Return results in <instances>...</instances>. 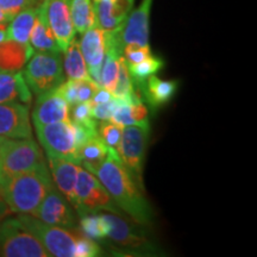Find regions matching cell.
I'll return each instance as SVG.
<instances>
[{
  "label": "cell",
  "instance_id": "obj_1",
  "mask_svg": "<svg viewBox=\"0 0 257 257\" xmlns=\"http://www.w3.org/2000/svg\"><path fill=\"white\" fill-rule=\"evenodd\" d=\"M95 176L108 192L112 200L125 212L135 223L150 225L154 220V211L144 197L142 189L134 176L123 165L117 150L108 147L107 156Z\"/></svg>",
  "mask_w": 257,
  "mask_h": 257
},
{
  "label": "cell",
  "instance_id": "obj_2",
  "mask_svg": "<svg viewBox=\"0 0 257 257\" xmlns=\"http://www.w3.org/2000/svg\"><path fill=\"white\" fill-rule=\"evenodd\" d=\"M54 181L46 163L0 184V195L11 213L31 214L37 210Z\"/></svg>",
  "mask_w": 257,
  "mask_h": 257
},
{
  "label": "cell",
  "instance_id": "obj_3",
  "mask_svg": "<svg viewBox=\"0 0 257 257\" xmlns=\"http://www.w3.org/2000/svg\"><path fill=\"white\" fill-rule=\"evenodd\" d=\"M108 224L107 239L114 245L118 255L135 256H157L161 250L157 243L149 238L146 231L141 229L138 224H130L120 214L102 213Z\"/></svg>",
  "mask_w": 257,
  "mask_h": 257
},
{
  "label": "cell",
  "instance_id": "obj_4",
  "mask_svg": "<svg viewBox=\"0 0 257 257\" xmlns=\"http://www.w3.org/2000/svg\"><path fill=\"white\" fill-rule=\"evenodd\" d=\"M44 159L32 138H6L0 148V184L12 176L43 165Z\"/></svg>",
  "mask_w": 257,
  "mask_h": 257
},
{
  "label": "cell",
  "instance_id": "obj_5",
  "mask_svg": "<svg viewBox=\"0 0 257 257\" xmlns=\"http://www.w3.org/2000/svg\"><path fill=\"white\" fill-rule=\"evenodd\" d=\"M23 76L31 93L36 95L57 88L64 81L61 51H34Z\"/></svg>",
  "mask_w": 257,
  "mask_h": 257
},
{
  "label": "cell",
  "instance_id": "obj_6",
  "mask_svg": "<svg viewBox=\"0 0 257 257\" xmlns=\"http://www.w3.org/2000/svg\"><path fill=\"white\" fill-rule=\"evenodd\" d=\"M73 207L80 217L100 211L120 214V210L101 185L98 178L80 166L75 185V200Z\"/></svg>",
  "mask_w": 257,
  "mask_h": 257
},
{
  "label": "cell",
  "instance_id": "obj_7",
  "mask_svg": "<svg viewBox=\"0 0 257 257\" xmlns=\"http://www.w3.org/2000/svg\"><path fill=\"white\" fill-rule=\"evenodd\" d=\"M0 256L49 257V252L34 234L19 223L18 218L0 221Z\"/></svg>",
  "mask_w": 257,
  "mask_h": 257
},
{
  "label": "cell",
  "instance_id": "obj_8",
  "mask_svg": "<svg viewBox=\"0 0 257 257\" xmlns=\"http://www.w3.org/2000/svg\"><path fill=\"white\" fill-rule=\"evenodd\" d=\"M18 220L34 234L50 256L75 257L76 234L68 229L43 223L30 214H18Z\"/></svg>",
  "mask_w": 257,
  "mask_h": 257
},
{
  "label": "cell",
  "instance_id": "obj_9",
  "mask_svg": "<svg viewBox=\"0 0 257 257\" xmlns=\"http://www.w3.org/2000/svg\"><path fill=\"white\" fill-rule=\"evenodd\" d=\"M149 126L140 125H127L123 127V135L117 153L123 165L134 176L135 181L144 191L143 169L146 161Z\"/></svg>",
  "mask_w": 257,
  "mask_h": 257
},
{
  "label": "cell",
  "instance_id": "obj_10",
  "mask_svg": "<svg viewBox=\"0 0 257 257\" xmlns=\"http://www.w3.org/2000/svg\"><path fill=\"white\" fill-rule=\"evenodd\" d=\"M34 126L38 141L47 155L63 157L80 165L72 121H55Z\"/></svg>",
  "mask_w": 257,
  "mask_h": 257
},
{
  "label": "cell",
  "instance_id": "obj_11",
  "mask_svg": "<svg viewBox=\"0 0 257 257\" xmlns=\"http://www.w3.org/2000/svg\"><path fill=\"white\" fill-rule=\"evenodd\" d=\"M41 8L63 53L75 37L76 32L70 16L69 0H42Z\"/></svg>",
  "mask_w": 257,
  "mask_h": 257
},
{
  "label": "cell",
  "instance_id": "obj_12",
  "mask_svg": "<svg viewBox=\"0 0 257 257\" xmlns=\"http://www.w3.org/2000/svg\"><path fill=\"white\" fill-rule=\"evenodd\" d=\"M69 205L66 198L62 197L61 192L54 186L31 216L46 224L68 230L74 229L76 225V217Z\"/></svg>",
  "mask_w": 257,
  "mask_h": 257
},
{
  "label": "cell",
  "instance_id": "obj_13",
  "mask_svg": "<svg viewBox=\"0 0 257 257\" xmlns=\"http://www.w3.org/2000/svg\"><path fill=\"white\" fill-rule=\"evenodd\" d=\"M0 137L32 138L28 104L19 101L0 104Z\"/></svg>",
  "mask_w": 257,
  "mask_h": 257
},
{
  "label": "cell",
  "instance_id": "obj_14",
  "mask_svg": "<svg viewBox=\"0 0 257 257\" xmlns=\"http://www.w3.org/2000/svg\"><path fill=\"white\" fill-rule=\"evenodd\" d=\"M106 36L107 31L94 25L83 32L79 43L89 76L99 87H101L100 70L106 54Z\"/></svg>",
  "mask_w": 257,
  "mask_h": 257
},
{
  "label": "cell",
  "instance_id": "obj_15",
  "mask_svg": "<svg viewBox=\"0 0 257 257\" xmlns=\"http://www.w3.org/2000/svg\"><path fill=\"white\" fill-rule=\"evenodd\" d=\"M153 0H142L141 5L127 16L125 23L118 29V40L123 50L126 44H149V21Z\"/></svg>",
  "mask_w": 257,
  "mask_h": 257
},
{
  "label": "cell",
  "instance_id": "obj_16",
  "mask_svg": "<svg viewBox=\"0 0 257 257\" xmlns=\"http://www.w3.org/2000/svg\"><path fill=\"white\" fill-rule=\"evenodd\" d=\"M69 106L56 88L42 93L37 95V100L32 111L34 125L69 120Z\"/></svg>",
  "mask_w": 257,
  "mask_h": 257
},
{
  "label": "cell",
  "instance_id": "obj_17",
  "mask_svg": "<svg viewBox=\"0 0 257 257\" xmlns=\"http://www.w3.org/2000/svg\"><path fill=\"white\" fill-rule=\"evenodd\" d=\"M47 160L54 184L57 186L66 200L73 206L75 200V185L80 165L55 155H47Z\"/></svg>",
  "mask_w": 257,
  "mask_h": 257
},
{
  "label": "cell",
  "instance_id": "obj_18",
  "mask_svg": "<svg viewBox=\"0 0 257 257\" xmlns=\"http://www.w3.org/2000/svg\"><path fill=\"white\" fill-rule=\"evenodd\" d=\"M143 95L144 100L154 111L159 110L173 100L179 88L176 80H162L156 75L149 76L143 85L137 87Z\"/></svg>",
  "mask_w": 257,
  "mask_h": 257
},
{
  "label": "cell",
  "instance_id": "obj_19",
  "mask_svg": "<svg viewBox=\"0 0 257 257\" xmlns=\"http://www.w3.org/2000/svg\"><path fill=\"white\" fill-rule=\"evenodd\" d=\"M32 93L22 70H0V104L19 101L30 104Z\"/></svg>",
  "mask_w": 257,
  "mask_h": 257
},
{
  "label": "cell",
  "instance_id": "obj_20",
  "mask_svg": "<svg viewBox=\"0 0 257 257\" xmlns=\"http://www.w3.org/2000/svg\"><path fill=\"white\" fill-rule=\"evenodd\" d=\"M32 54L34 49L30 44L4 41L0 43V70H22Z\"/></svg>",
  "mask_w": 257,
  "mask_h": 257
},
{
  "label": "cell",
  "instance_id": "obj_21",
  "mask_svg": "<svg viewBox=\"0 0 257 257\" xmlns=\"http://www.w3.org/2000/svg\"><path fill=\"white\" fill-rule=\"evenodd\" d=\"M29 44L34 51H61L56 38L54 36L49 24H48L41 4L38 6L36 21H35L34 28L31 30Z\"/></svg>",
  "mask_w": 257,
  "mask_h": 257
},
{
  "label": "cell",
  "instance_id": "obj_22",
  "mask_svg": "<svg viewBox=\"0 0 257 257\" xmlns=\"http://www.w3.org/2000/svg\"><path fill=\"white\" fill-rule=\"evenodd\" d=\"M38 6H30V8L22 10L21 12L12 17L6 27L8 40L22 44H29L31 30L34 28L35 21H36Z\"/></svg>",
  "mask_w": 257,
  "mask_h": 257
},
{
  "label": "cell",
  "instance_id": "obj_23",
  "mask_svg": "<svg viewBox=\"0 0 257 257\" xmlns=\"http://www.w3.org/2000/svg\"><path fill=\"white\" fill-rule=\"evenodd\" d=\"M107 153L108 147L96 135L78 148V160L80 166L85 167L88 172L95 175L96 170L104 163Z\"/></svg>",
  "mask_w": 257,
  "mask_h": 257
},
{
  "label": "cell",
  "instance_id": "obj_24",
  "mask_svg": "<svg viewBox=\"0 0 257 257\" xmlns=\"http://www.w3.org/2000/svg\"><path fill=\"white\" fill-rule=\"evenodd\" d=\"M63 70L67 78L72 80H91L87 64L83 59L78 40L73 38L67 49L63 51Z\"/></svg>",
  "mask_w": 257,
  "mask_h": 257
},
{
  "label": "cell",
  "instance_id": "obj_25",
  "mask_svg": "<svg viewBox=\"0 0 257 257\" xmlns=\"http://www.w3.org/2000/svg\"><path fill=\"white\" fill-rule=\"evenodd\" d=\"M69 9L76 32L83 34L96 25L93 0H69Z\"/></svg>",
  "mask_w": 257,
  "mask_h": 257
},
{
  "label": "cell",
  "instance_id": "obj_26",
  "mask_svg": "<svg viewBox=\"0 0 257 257\" xmlns=\"http://www.w3.org/2000/svg\"><path fill=\"white\" fill-rule=\"evenodd\" d=\"M80 231L93 240H105L108 234V224L102 213H91L80 217Z\"/></svg>",
  "mask_w": 257,
  "mask_h": 257
},
{
  "label": "cell",
  "instance_id": "obj_27",
  "mask_svg": "<svg viewBox=\"0 0 257 257\" xmlns=\"http://www.w3.org/2000/svg\"><path fill=\"white\" fill-rule=\"evenodd\" d=\"M165 67V61L159 56H149L140 63L127 66L128 73L133 79L135 87H140L152 75H156Z\"/></svg>",
  "mask_w": 257,
  "mask_h": 257
},
{
  "label": "cell",
  "instance_id": "obj_28",
  "mask_svg": "<svg viewBox=\"0 0 257 257\" xmlns=\"http://www.w3.org/2000/svg\"><path fill=\"white\" fill-rule=\"evenodd\" d=\"M135 92H136V87H135L133 79H131L130 73H128L125 60L123 59V56H120L117 80H115V85L111 93L113 94L114 98L121 99V100H127Z\"/></svg>",
  "mask_w": 257,
  "mask_h": 257
},
{
  "label": "cell",
  "instance_id": "obj_29",
  "mask_svg": "<svg viewBox=\"0 0 257 257\" xmlns=\"http://www.w3.org/2000/svg\"><path fill=\"white\" fill-rule=\"evenodd\" d=\"M123 127L111 119L100 120V123L96 124V133L106 146L117 150L123 135Z\"/></svg>",
  "mask_w": 257,
  "mask_h": 257
},
{
  "label": "cell",
  "instance_id": "obj_30",
  "mask_svg": "<svg viewBox=\"0 0 257 257\" xmlns=\"http://www.w3.org/2000/svg\"><path fill=\"white\" fill-rule=\"evenodd\" d=\"M152 55L153 51L152 48H150V44H148V46H138V44L131 43L124 46L123 50H121V56L125 60L126 66L140 63L141 61L146 60Z\"/></svg>",
  "mask_w": 257,
  "mask_h": 257
},
{
  "label": "cell",
  "instance_id": "obj_31",
  "mask_svg": "<svg viewBox=\"0 0 257 257\" xmlns=\"http://www.w3.org/2000/svg\"><path fill=\"white\" fill-rule=\"evenodd\" d=\"M72 108H69L70 113L69 118L74 123H82V124H92L95 123V119L92 114V104L91 101H81L76 104L70 105Z\"/></svg>",
  "mask_w": 257,
  "mask_h": 257
},
{
  "label": "cell",
  "instance_id": "obj_32",
  "mask_svg": "<svg viewBox=\"0 0 257 257\" xmlns=\"http://www.w3.org/2000/svg\"><path fill=\"white\" fill-rule=\"evenodd\" d=\"M101 255V248L96 240H93L88 237L78 236L76 234L75 242V257H96Z\"/></svg>",
  "mask_w": 257,
  "mask_h": 257
},
{
  "label": "cell",
  "instance_id": "obj_33",
  "mask_svg": "<svg viewBox=\"0 0 257 257\" xmlns=\"http://www.w3.org/2000/svg\"><path fill=\"white\" fill-rule=\"evenodd\" d=\"M37 3L38 0H0V10L12 19L22 10L40 5H37Z\"/></svg>",
  "mask_w": 257,
  "mask_h": 257
},
{
  "label": "cell",
  "instance_id": "obj_34",
  "mask_svg": "<svg viewBox=\"0 0 257 257\" xmlns=\"http://www.w3.org/2000/svg\"><path fill=\"white\" fill-rule=\"evenodd\" d=\"M118 105V99L112 98L111 100L101 104H92V114L95 120H108L113 115Z\"/></svg>",
  "mask_w": 257,
  "mask_h": 257
},
{
  "label": "cell",
  "instance_id": "obj_35",
  "mask_svg": "<svg viewBox=\"0 0 257 257\" xmlns=\"http://www.w3.org/2000/svg\"><path fill=\"white\" fill-rule=\"evenodd\" d=\"M99 87L93 80H78V102L89 101Z\"/></svg>",
  "mask_w": 257,
  "mask_h": 257
},
{
  "label": "cell",
  "instance_id": "obj_36",
  "mask_svg": "<svg viewBox=\"0 0 257 257\" xmlns=\"http://www.w3.org/2000/svg\"><path fill=\"white\" fill-rule=\"evenodd\" d=\"M112 98H114V96L110 91H107V89H105V88H99L89 101H91V104H93V105L101 104V102H106V101L111 100Z\"/></svg>",
  "mask_w": 257,
  "mask_h": 257
},
{
  "label": "cell",
  "instance_id": "obj_37",
  "mask_svg": "<svg viewBox=\"0 0 257 257\" xmlns=\"http://www.w3.org/2000/svg\"><path fill=\"white\" fill-rule=\"evenodd\" d=\"M10 213H11V211L9 210L8 205L5 204V201L3 200L2 195H0V221L4 219V218L9 217Z\"/></svg>",
  "mask_w": 257,
  "mask_h": 257
},
{
  "label": "cell",
  "instance_id": "obj_38",
  "mask_svg": "<svg viewBox=\"0 0 257 257\" xmlns=\"http://www.w3.org/2000/svg\"><path fill=\"white\" fill-rule=\"evenodd\" d=\"M10 21H11V18L9 17V16H6L4 12L0 10V28H6L8 27V24L10 23Z\"/></svg>",
  "mask_w": 257,
  "mask_h": 257
},
{
  "label": "cell",
  "instance_id": "obj_39",
  "mask_svg": "<svg viewBox=\"0 0 257 257\" xmlns=\"http://www.w3.org/2000/svg\"><path fill=\"white\" fill-rule=\"evenodd\" d=\"M8 40V35H6V28H0V43Z\"/></svg>",
  "mask_w": 257,
  "mask_h": 257
},
{
  "label": "cell",
  "instance_id": "obj_40",
  "mask_svg": "<svg viewBox=\"0 0 257 257\" xmlns=\"http://www.w3.org/2000/svg\"><path fill=\"white\" fill-rule=\"evenodd\" d=\"M3 140H4V137H0V148H2V142H3Z\"/></svg>",
  "mask_w": 257,
  "mask_h": 257
}]
</instances>
